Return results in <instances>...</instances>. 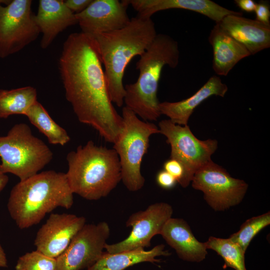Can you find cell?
<instances>
[{"instance_id":"7","label":"cell","mask_w":270,"mask_h":270,"mask_svg":"<svg viewBox=\"0 0 270 270\" xmlns=\"http://www.w3.org/2000/svg\"><path fill=\"white\" fill-rule=\"evenodd\" d=\"M123 126L113 149L120 160L122 180L130 192H136L144 186L145 179L140 171L142 158L148 152L150 138L160 134L154 123L143 121L126 106L122 108Z\"/></svg>"},{"instance_id":"21","label":"cell","mask_w":270,"mask_h":270,"mask_svg":"<svg viewBox=\"0 0 270 270\" xmlns=\"http://www.w3.org/2000/svg\"><path fill=\"white\" fill-rule=\"evenodd\" d=\"M164 248V244H160L148 250L139 248L114 254L104 252L98 260L86 270H124L142 262H159L156 257L170 254Z\"/></svg>"},{"instance_id":"25","label":"cell","mask_w":270,"mask_h":270,"mask_svg":"<svg viewBox=\"0 0 270 270\" xmlns=\"http://www.w3.org/2000/svg\"><path fill=\"white\" fill-rule=\"evenodd\" d=\"M270 224V212L247 220L238 231L232 234L229 238L238 244L246 252L253 238L263 228Z\"/></svg>"},{"instance_id":"24","label":"cell","mask_w":270,"mask_h":270,"mask_svg":"<svg viewBox=\"0 0 270 270\" xmlns=\"http://www.w3.org/2000/svg\"><path fill=\"white\" fill-rule=\"evenodd\" d=\"M204 244L207 249L214 250L223 258L224 269L231 268L235 270H246L245 266V252L229 238L210 236Z\"/></svg>"},{"instance_id":"31","label":"cell","mask_w":270,"mask_h":270,"mask_svg":"<svg viewBox=\"0 0 270 270\" xmlns=\"http://www.w3.org/2000/svg\"><path fill=\"white\" fill-rule=\"evenodd\" d=\"M234 2L240 10L248 12H254L256 6L252 0H236Z\"/></svg>"},{"instance_id":"11","label":"cell","mask_w":270,"mask_h":270,"mask_svg":"<svg viewBox=\"0 0 270 270\" xmlns=\"http://www.w3.org/2000/svg\"><path fill=\"white\" fill-rule=\"evenodd\" d=\"M110 234L108 224H85L56 258V270H82L93 265L102 254Z\"/></svg>"},{"instance_id":"15","label":"cell","mask_w":270,"mask_h":270,"mask_svg":"<svg viewBox=\"0 0 270 270\" xmlns=\"http://www.w3.org/2000/svg\"><path fill=\"white\" fill-rule=\"evenodd\" d=\"M138 12V16L151 18L156 12L172 8L184 9L202 14L216 24L230 14L242 13L228 10L210 0H126Z\"/></svg>"},{"instance_id":"28","label":"cell","mask_w":270,"mask_h":270,"mask_svg":"<svg viewBox=\"0 0 270 270\" xmlns=\"http://www.w3.org/2000/svg\"><path fill=\"white\" fill-rule=\"evenodd\" d=\"M156 180L158 186L164 190L172 189L178 183L174 177L164 170L157 173Z\"/></svg>"},{"instance_id":"5","label":"cell","mask_w":270,"mask_h":270,"mask_svg":"<svg viewBox=\"0 0 270 270\" xmlns=\"http://www.w3.org/2000/svg\"><path fill=\"white\" fill-rule=\"evenodd\" d=\"M66 174L73 192L90 200L106 197L122 180L118 156L114 149L98 146L92 140L66 156Z\"/></svg>"},{"instance_id":"33","label":"cell","mask_w":270,"mask_h":270,"mask_svg":"<svg viewBox=\"0 0 270 270\" xmlns=\"http://www.w3.org/2000/svg\"><path fill=\"white\" fill-rule=\"evenodd\" d=\"M8 181V176L4 173L0 172V192L6 186Z\"/></svg>"},{"instance_id":"26","label":"cell","mask_w":270,"mask_h":270,"mask_svg":"<svg viewBox=\"0 0 270 270\" xmlns=\"http://www.w3.org/2000/svg\"><path fill=\"white\" fill-rule=\"evenodd\" d=\"M16 270H56V258L38 251L28 252L18 260Z\"/></svg>"},{"instance_id":"19","label":"cell","mask_w":270,"mask_h":270,"mask_svg":"<svg viewBox=\"0 0 270 270\" xmlns=\"http://www.w3.org/2000/svg\"><path fill=\"white\" fill-rule=\"evenodd\" d=\"M228 90V86L221 79L213 76L190 97L176 102H160V111L173 123L186 126L195 108L202 102L212 96L224 97Z\"/></svg>"},{"instance_id":"23","label":"cell","mask_w":270,"mask_h":270,"mask_svg":"<svg viewBox=\"0 0 270 270\" xmlns=\"http://www.w3.org/2000/svg\"><path fill=\"white\" fill-rule=\"evenodd\" d=\"M24 116L47 138L49 143L64 146L70 140L66 130L52 120L38 100L30 108Z\"/></svg>"},{"instance_id":"10","label":"cell","mask_w":270,"mask_h":270,"mask_svg":"<svg viewBox=\"0 0 270 270\" xmlns=\"http://www.w3.org/2000/svg\"><path fill=\"white\" fill-rule=\"evenodd\" d=\"M31 0H13L0 5V58L14 54L35 40L40 30Z\"/></svg>"},{"instance_id":"32","label":"cell","mask_w":270,"mask_h":270,"mask_svg":"<svg viewBox=\"0 0 270 270\" xmlns=\"http://www.w3.org/2000/svg\"><path fill=\"white\" fill-rule=\"evenodd\" d=\"M8 260L4 249L0 244V268H7Z\"/></svg>"},{"instance_id":"13","label":"cell","mask_w":270,"mask_h":270,"mask_svg":"<svg viewBox=\"0 0 270 270\" xmlns=\"http://www.w3.org/2000/svg\"><path fill=\"white\" fill-rule=\"evenodd\" d=\"M84 216L68 214H52L36 233V250L56 258L86 224Z\"/></svg>"},{"instance_id":"6","label":"cell","mask_w":270,"mask_h":270,"mask_svg":"<svg viewBox=\"0 0 270 270\" xmlns=\"http://www.w3.org/2000/svg\"><path fill=\"white\" fill-rule=\"evenodd\" d=\"M0 172L24 180L38 173L52 160L53 154L44 141L34 136L24 123L14 124L0 136Z\"/></svg>"},{"instance_id":"14","label":"cell","mask_w":270,"mask_h":270,"mask_svg":"<svg viewBox=\"0 0 270 270\" xmlns=\"http://www.w3.org/2000/svg\"><path fill=\"white\" fill-rule=\"evenodd\" d=\"M126 0H93L82 12L75 14L82 32L91 36L112 32L126 26L130 18Z\"/></svg>"},{"instance_id":"30","label":"cell","mask_w":270,"mask_h":270,"mask_svg":"<svg viewBox=\"0 0 270 270\" xmlns=\"http://www.w3.org/2000/svg\"><path fill=\"white\" fill-rule=\"evenodd\" d=\"M93 0H64L66 6L74 14H79L92 3Z\"/></svg>"},{"instance_id":"2","label":"cell","mask_w":270,"mask_h":270,"mask_svg":"<svg viewBox=\"0 0 270 270\" xmlns=\"http://www.w3.org/2000/svg\"><path fill=\"white\" fill-rule=\"evenodd\" d=\"M154 23L151 18L137 15L120 29L92 36L100 52L110 99L122 107L125 89L124 72L129 62L142 55L156 36Z\"/></svg>"},{"instance_id":"27","label":"cell","mask_w":270,"mask_h":270,"mask_svg":"<svg viewBox=\"0 0 270 270\" xmlns=\"http://www.w3.org/2000/svg\"><path fill=\"white\" fill-rule=\"evenodd\" d=\"M163 166L164 170L174 176L180 185L184 176V169L182 164L178 160L170 158L164 162Z\"/></svg>"},{"instance_id":"17","label":"cell","mask_w":270,"mask_h":270,"mask_svg":"<svg viewBox=\"0 0 270 270\" xmlns=\"http://www.w3.org/2000/svg\"><path fill=\"white\" fill-rule=\"evenodd\" d=\"M34 19L42 34V48H47L60 32L78 24L75 14L62 0H40Z\"/></svg>"},{"instance_id":"12","label":"cell","mask_w":270,"mask_h":270,"mask_svg":"<svg viewBox=\"0 0 270 270\" xmlns=\"http://www.w3.org/2000/svg\"><path fill=\"white\" fill-rule=\"evenodd\" d=\"M172 214V206L164 202L154 203L144 210L132 214L126 223L127 227L132 228L128 236L120 242L106 244L104 249L108 253L114 254L150 246L152 238L160 234Z\"/></svg>"},{"instance_id":"29","label":"cell","mask_w":270,"mask_h":270,"mask_svg":"<svg viewBox=\"0 0 270 270\" xmlns=\"http://www.w3.org/2000/svg\"><path fill=\"white\" fill-rule=\"evenodd\" d=\"M256 20L267 24H270V10L268 3L260 1L256 3L254 10Z\"/></svg>"},{"instance_id":"20","label":"cell","mask_w":270,"mask_h":270,"mask_svg":"<svg viewBox=\"0 0 270 270\" xmlns=\"http://www.w3.org/2000/svg\"><path fill=\"white\" fill-rule=\"evenodd\" d=\"M208 41L213 50L212 68L220 76H227L239 61L251 55L244 46L218 24L212 30Z\"/></svg>"},{"instance_id":"4","label":"cell","mask_w":270,"mask_h":270,"mask_svg":"<svg viewBox=\"0 0 270 270\" xmlns=\"http://www.w3.org/2000/svg\"><path fill=\"white\" fill-rule=\"evenodd\" d=\"M178 42L169 36L157 34L136 64V81L126 84L124 103L144 121H156L160 116L157 97L163 68H175L179 62Z\"/></svg>"},{"instance_id":"22","label":"cell","mask_w":270,"mask_h":270,"mask_svg":"<svg viewBox=\"0 0 270 270\" xmlns=\"http://www.w3.org/2000/svg\"><path fill=\"white\" fill-rule=\"evenodd\" d=\"M37 101L36 89L26 86L12 90H0V118L13 114L24 115Z\"/></svg>"},{"instance_id":"8","label":"cell","mask_w":270,"mask_h":270,"mask_svg":"<svg viewBox=\"0 0 270 270\" xmlns=\"http://www.w3.org/2000/svg\"><path fill=\"white\" fill-rule=\"evenodd\" d=\"M158 128L170 146V158L178 160L184 168V176L180 186L186 188L195 172L212 160L211 156L218 148V142L210 138L200 140L188 125H178L169 119L160 122Z\"/></svg>"},{"instance_id":"1","label":"cell","mask_w":270,"mask_h":270,"mask_svg":"<svg viewBox=\"0 0 270 270\" xmlns=\"http://www.w3.org/2000/svg\"><path fill=\"white\" fill-rule=\"evenodd\" d=\"M59 70L66 98L78 120L114 144L122 130V118L110 99L94 37L82 32L70 34L63 44Z\"/></svg>"},{"instance_id":"16","label":"cell","mask_w":270,"mask_h":270,"mask_svg":"<svg viewBox=\"0 0 270 270\" xmlns=\"http://www.w3.org/2000/svg\"><path fill=\"white\" fill-rule=\"evenodd\" d=\"M218 24L244 46L251 55L270 46V24L237 14L228 15Z\"/></svg>"},{"instance_id":"9","label":"cell","mask_w":270,"mask_h":270,"mask_svg":"<svg viewBox=\"0 0 270 270\" xmlns=\"http://www.w3.org/2000/svg\"><path fill=\"white\" fill-rule=\"evenodd\" d=\"M191 182L193 188L203 192L208 204L216 211L239 204L248 188L244 180L232 178L212 160L195 172Z\"/></svg>"},{"instance_id":"18","label":"cell","mask_w":270,"mask_h":270,"mask_svg":"<svg viewBox=\"0 0 270 270\" xmlns=\"http://www.w3.org/2000/svg\"><path fill=\"white\" fill-rule=\"evenodd\" d=\"M182 260L200 262L208 254L204 242L194 236L188 224L183 219L170 218L160 234Z\"/></svg>"},{"instance_id":"3","label":"cell","mask_w":270,"mask_h":270,"mask_svg":"<svg viewBox=\"0 0 270 270\" xmlns=\"http://www.w3.org/2000/svg\"><path fill=\"white\" fill-rule=\"evenodd\" d=\"M73 194L65 173L44 171L20 181L12 188L8 209L17 226L27 228L38 224L58 207L70 208Z\"/></svg>"}]
</instances>
